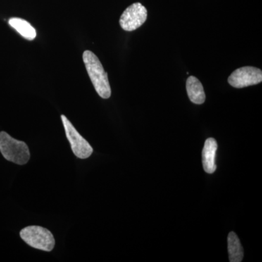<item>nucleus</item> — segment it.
<instances>
[{"label":"nucleus","instance_id":"1","mask_svg":"<svg viewBox=\"0 0 262 262\" xmlns=\"http://www.w3.org/2000/svg\"><path fill=\"white\" fill-rule=\"evenodd\" d=\"M82 58L96 92L101 98L107 99L111 96V87L107 73L105 72L101 61L93 52L90 51L84 52Z\"/></svg>","mask_w":262,"mask_h":262},{"label":"nucleus","instance_id":"2","mask_svg":"<svg viewBox=\"0 0 262 262\" xmlns=\"http://www.w3.org/2000/svg\"><path fill=\"white\" fill-rule=\"evenodd\" d=\"M0 151L5 159L18 165H25L30 158L27 144L13 139L5 131L0 132Z\"/></svg>","mask_w":262,"mask_h":262},{"label":"nucleus","instance_id":"3","mask_svg":"<svg viewBox=\"0 0 262 262\" xmlns=\"http://www.w3.org/2000/svg\"><path fill=\"white\" fill-rule=\"evenodd\" d=\"M20 236L31 247L45 251H51L55 246V239L51 231L39 227L29 226L22 229Z\"/></svg>","mask_w":262,"mask_h":262},{"label":"nucleus","instance_id":"4","mask_svg":"<svg viewBox=\"0 0 262 262\" xmlns=\"http://www.w3.org/2000/svg\"><path fill=\"white\" fill-rule=\"evenodd\" d=\"M61 120L64 127L66 135L70 141L74 154L80 159H86L92 155L94 149L89 142L79 134L72 122L65 115H61Z\"/></svg>","mask_w":262,"mask_h":262},{"label":"nucleus","instance_id":"5","mask_svg":"<svg viewBox=\"0 0 262 262\" xmlns=\"http://www.w3.org/2000/svg\"><path fill=\"white\" fill-rule=\"evenodd\" d=\"M147 18V10L141 3L130 5L122 13L120 18V25L123 30L133 32L141 27Z\"/></svg>","mask_w":262,"mask_h":262},{"label":"nucleus","instance_id":"6","mask_svg":"<svg viewBox=\"0 0 262 262\" xmlns=\"http://www.w3.org/2000/svg\"><path fill=\"white\" fill-rule=\"evenodd\" d=\"M262 72L253 67H244L237 69L229 76L228 82L236 89H243L261 82Z\"/></svg>","mask_w":262,"mask_h":262},{"label":"nucleus","instance_id":"7","mask_svg":"<svg viewBox=\"0 0 262 262\" xmlns=\"http://www.w3.org/2000/svg\"><path fill=\"white\" fill-rule=\"evenodd\" d=\"M217 142L213 138H209L205 142L203 150V165L205 171L213 173L216 170L215 155L217 151Z\"/></svg>","mask_w":262,"mask_h":262},{"label":"nucleus","instance_id":"8","mask_svg":"<svg viewBox=\"0 0 262 262\" xmlns=\"http://www.w3.org/2000/svg\"><path fill=\"white\" fill-rule=\"evenodd\" d=\"M188 97L195 104H202L206 101V94L203 84L196 77L190 76L188 77L186 84Z\"/></svg>","mask_w":262,"mask_h":262},{"label":"nucleus","instance_id":"9","mask_svg":"<svg viewBox=\"0 0 262 262\" xmlns=\"http://www.w3.org/2000/svg\"><path fill=\"white\" fill-rule=\"evenodd\" d=\"M9 25L15 29L22 37L28 40H33L37 36L35 29L27 20L19 18H11L10 19Z\"/></svg>","mask_w":262,"mask_h":262},{"label":"nucleus","instance_id":"10","mask_svg":"<svg viewBox=\"0 0 262 262\" xmlns=\"http://www.w3.org/2000/svg\"><path fill=\"white\" fill-rule=\"evenodd\" d=\"M228 251L229 261L241 262L244 258V249L241 246V241L237 234L232 232L229 234Z\"/></svg>","mask_w":262,"mask_h":262}]
</instances>
